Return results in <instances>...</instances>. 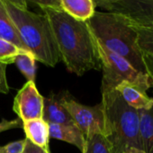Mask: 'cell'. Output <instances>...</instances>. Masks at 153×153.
Masks as SVG:
<instances>
[{"label":"cell","instance_id":"5","mask_svg":"<svg viewBox=\"0 0 153 153\" xmlns=\"http://www.w3.org/2000/svg\"><path fill=\"white\" fill-rule=\"evenodd\" d=\"M95 41L103 72L101 92L115 90L123 82H127L146 93L153 88L152 76L140 73L126 59L106 48L96 39Z\"/></svg>","mask_w":153,"mask_h":153},{"label":"cell","instance_id":"6","mask_svg":"<svg viewBox=\"0 0 153 153\" xmlns=\"http://www.w3.org/2000/svg\"><path fill=\"white\" fill-rule=\"evenodd\" d=\"M61 101L69 113L75 126L82 132L86 139L96 134H105V116L103 105L90 107L63 95Z\"/></svg>","mask_w":153,"mask_h":153},{"label":"cell","instance_id":"18","mask_svg":"<svg viewBox=\"0 0 153 153\" xmlns=\"http://www.w3.org/2000/svg\"><path fill=\"white\" fill-rule=\"evenodd\" d=\"M82 153H111V151L105 136L96 134L86 139V147Z\"/></svg>","mask_w":153,"mask_h":153},{"label":"cell","instance_id":"19","mask_svg":"<svg viewBox=\"0 0 153 153\" xmlns=\"http://www.w3.org/2000/svg\"><path fill=\"white\" fill-rule=\"evenodd\" d=\"M23 52L25 51L21 50L12 43L0 39V62L6 65L13 64L14 58Z\"/></svg>","mask_w":153,"mask_h":153},{"label":"cell","instance_id":"4","mask_svg":"<svg viewBox=\"0 0 153 153\" xmlns=\"http://www.w3.org/2000/svg\"><path fill=\"white\" fill-rule=\"evenodd\" d=\"M105 138L111 153H124L128 148L142 150L139 111L130 107L116 90L102 92Z\"/></svg>","mask_w":153,"mask_h":153},{"label":"cell","instance_id":"8","mask_svg":"<svg viewBox=\"0 0 153 153\" xmlns=\"http://www.w3.org/2000/svg\"><path fill=\"white\" fill-rule=\"evenodd\" d=\"M43 99L35 82H27L14 97L13 110L22 122L41 119L43 116Z\"/></svg>","mask_w":153,"mask_h":153},{"label":"cell","instance_id":"12","mask_svg":"<svg viewBox=\"0 0 153 153\" xmlns=\"http://www.w3.org/2000/svg\"><path fill=\"white\" fill-rule=\"evenodd\" d=\"M23 129L25 133V138L27 140L44 151L50 152V130L49 124L47 122H45L42 118L25 121L23 122Z\"/></svg>","mask_w":153,"mask_h":153},{"label":"cell","instance_id":"23","mask_svg":"<svg viewBox=\"0 0 153 153\" xmlns=\"http://www.w3.org/2000/svg\"><path fill=\"white\" fill-rule=\"evenodd\" d=\"M142 56H143V61H144V64L146 65L149 74L153 77V56L142 52Z\"/></svg>","mask_w":153,"mask_h":153},{"label":"cell","instance_id":"2","mask_svg":"<svg viewBox=\"0 0 153 153\" xmlns=\"http://www.w3.org/2000/svg\"><path fill=\"white\" fill-rule=\"evenodd\" d=\"M15 25L20 39L35 60L54 67L61 61L60 55L45 14L29 10L25 1L2 0Z\"/></svg>","mask_w":153,"mask_h":153},{"label":"cell","instance_id":"14","mask_svg":"<svg viewBox=\"0 0 153 153\" xmlns=\"http://www.w3.org/2000/svg\"><path fill=\"white\" fill-rule=\"evenodd\" d=\"M0 39L14 44L23 51L30 52L22 42L17 29L10 18L2 0H0Z\"/></svg>","mask_w":153,"mask_h":153},{"label":"cell","instance_id":"1","mask_svg":"<svg viewBox=\"0 0 153 153\" xmlns=\"http://www.w3.org/2000/svg\"><path fill=\"white\" fill-rule=\"evenodd\" d=\"M41 9L50 22L60 58L68 71L82 76L92 69L100 70L96 41L87 22L73 19L60 5Z\"/></svg>","mask_w":153,"mask_h":153},{"label":"cell","instance_id":"15","mask_svg":"<svg viewBox=\"0 0 153 153\" xmlns=\"http://www.w3.org/2000/svg\"><path fill=\"white\" fill-rule=\"evenodd\" d=\"M142 151L153 153V106L148 110H138Z\"/></svg>","mask_w":153,"mask_h":153},{"label":"cell","instance_id":"11","mask_svg":"<svg viewBox=\"0 0 153 153\" xmlns=\"http://www.w3.org/2000/svg\"><path fill=\"white\" fill-rule=\"evenodd\" d=\"M50 138L66 142L76 146L81 153L86 147V138L82 132L73 125H54L49 124Z\"/></svg>","mask_w":153,"mask_h":153},{"label":"cell","instance_id":"16","mask_svg":"<svg viewBox=\"0 0 153 153\" xmlns=\"http://www.w3.org/2000/svg\"><path fill=\"white\" fill-rule=\"evenodd\" d=\"M35 61L36 60L31 52H23L14 58V63L16 65L20 72L25 76L28 82H35Z\"/></svg>","mask_w":153,"mask_h":153},{"label":"cell","instance_id":"7","mask_svg":"<svg viewBox=\"0 0 153 153\" xmlns=\"http://www.w3.org/2000/svg\"><path fill=\"white\" fill-rule=\"evenodd\" d=\"M100 6L108 13L121 14L133 24L153 29V0H97Z\"/></svg>","mask_w":153,"mask_h":153},{"label":"cell","instance_id":"20","mask_svg":"<svg viewBox=\"0 0 153 153\" xmlns=\"http://www.w3.org/2000/svg\"><path fill=\"white\" fill-rule=\"evenodd\" d=\"M6 64L0 62V93L2 94H7L10 90L6 77Z\"/></svg>","mask_w":153,"mask_h":153},{"label":"cell","instance_id":"3","mask_svg":"<svg viewBox=\"0 0 153 153\" xmlns=\"http://www.w3.org/2000/svg\"><path fill=\"white\" fill-rule=\"evenodd\" d=\"M86 22L96 40L126 59L140 73L149 74L142 52L138 47V33L126 17L96 11Z\"/></svg>","mask_w":153,"mask_h":153},{"label":"cell","instance_id":"21","mask_svg":"<svg viewBox=\"0 0 153 153\" xmlns=\"http://www.w3.org/2000/svg\"><path fill=\"white\" fill-rule=\"evenodd\" d=\"M14 128H23V122L19 119H14V120H2L0 122V134L5 132V131H8L11 129H14Z\"/></svg>","mask_w":153,"mask_h":153},{"label":"cell","instance_id":"13","mask_svg":"<svg viewBox=\"0 0 153 153\" xmlns=\"http://www.w3.org/2000/svg\"><path fill=\"white\" fill-rule=\"evenodd\" d=\"M61 9L73 19L87 22L96 12V2L93 0H60Z\"/></svg>","mask_w":153,"mask_h":153},{"label":"cell","instance_id":"22","mask_svg":"<svg viewBox=\"0 0 153 153\" xmlns=\"http://www.w3.org/2000/svg\"><path fill=\"white\" fill-rule=\"evenodd\" d=\"M50 152H46L43 149L34 145L33 143H32L29 140H27L25 138V144H24V148L23 153H48Z\"/></svg>","mask_w":153,"mask_h":153},{"label":"cell","instance_id":"9","mask_svg":"<svg viewBox=\"0 0 153 153\" xmlns=\"http://www.w3.org/2000/svg\"><path fill=\"white\" fill-rule=\"evenodd\" d=\"M42 119L48 124L54 125H73V120L64 107L61 98L56 95L43 99Z\"/></svg>","mask_w":153,"mask_h":153},{"label":"cell","instance_id":"10","mask_svg":"<svg viewBox=\"0 0 153 153\" xmlns=\"http://www.w3.org/2000/svg\"><path fill=\"white\" fill-rule=\"evenodd\" d=\"M115 90L123 100L136 110H148L153 106V97H150L146 92L127 82H121Z\"/></svg>","mask_w":153,"mask_h":153},{"label":"cell","instance_id":"24","mask_svg":"<svg viewBox=\"0 0 153 153\" xmlns=\"http://www.w3.org/2000/svg\"><path fill=\"white\" fill-rule=\"evenodd\" d=\"M124 153H146L144 151L140 150V149H136V148H128L124 151Z\"/></svg>","mask_w":153,"mask_h":153},{"label":"cell","instance_id":"17","mask_svg":"<svg viewBox=\"0 0 153 153\" xmlns=\"http://www.w3.org/2000/svg\"><path fill=\"white\" fill-rule=\"evenodd\" d=\"M133 25L138 33L139 48L142 52L153 56V29L142 28L134 24Z\"/></svg>","mask_w":153,"mask_h":153},{"label":"cell","instance_id":"25","mask_svg":"<svg viewBox=\"0 0 153 153\" xmlns=\"http://www.w3.org/2000/svg\"><path fill=\"white\" fill-rule=\"evenodd\" d=\"M48 153H50V152H48Z\"/></svg>","mask_w":153,"mask_h":153}]
</instances>
